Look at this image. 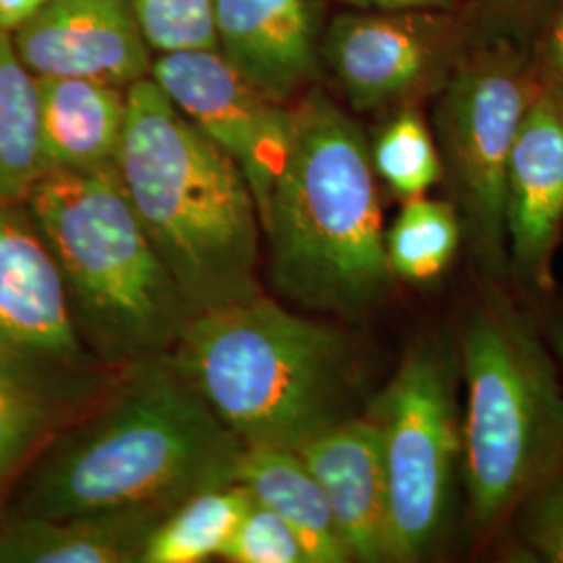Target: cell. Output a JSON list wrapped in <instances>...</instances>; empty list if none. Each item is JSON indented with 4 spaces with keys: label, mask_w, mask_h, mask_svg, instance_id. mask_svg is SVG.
I'll return each instance as SVG.
<instances>
[{
    "label": "cell",
    "mask_w": 563,
    "mask_h": 563,
    "mask_svg": "<svg viewBox=\"0 0 563 563\" xmlns=\"http://www.w3.org/2000/svg\"><path fill=\"white\" fill-rule=\"evenodd\" d=\"M120 388L32 470L18 516L169 511L234 483L244 444L163 355L125 367Z\"/></svg>",
    "instance_id": "cell-1"
},
{
    "label": "cell",
    "mask_w": 563,
    "mask_h": 563,
    "mask_svg": "<svg viewBox=\"0 0 563 563\" xmlns=\"http://www.w3.org/2000/svg\"><path fill=\"white\" fill-rule=\"evenodd\" d=\"M282 299L360 320L395 288L369 139L325 92L290 107V141L262 220Z\"/></svg>",
    "instance_id": "cell-2"
},
{
    "label": "cell",
    "mask_w": 563,
    "mask_h": 563,
    "mask_svg": "<svg viewBox=\"0 0 563 563\" xmlns=\"http://www.w3.org/2000/svg\"><path fill=\"white\" fill-rule=\"evenodd\" d=\"M115 165L190 316L263 295V230L249 181L151 76L128 86Z\"/></svg>",
    "instance_id": "cell-3"
},
{
    "label": "cell",
    "mask_w": 563,
    "mask_h": 563,
    "mask_svg": "<svg viewBox=\"0 0 563 563\" xmlns=\"http://www.w3.org/2000/svg\"><path fill=\"white\" fill-rule=\"evenodd\" d=\"M169 360L244 446L292 449L351 418L360 353L267 297L192 316Z\"/></svg>",
    "instance_id": "cell-4"
},
{
    "label": "cell",
    "mask_w": 563,
    "mask_h": 563,
    "mask_svg": "<svg viewBox=\"0 0 563 563\" xmlns=\"http://www.w3.org/2000/svg\"><path fill=\"white\" fill-rule=\"evenodd\" d=\"M25 205L92 355L109 369L169 355L192 316L128 199L118 165L46 172Z\"/></svg>",
    "instance_id": "cell-5"
},
{
    "label": "cell",
    "mask_w": 563,
    "mask_h": 563,
    "mask_svg": "<svg viewBox=\"0 0 563 563\" xmlns=\"http://www.w3.org/2000/svg\"><path fill=\"white\" fill-rule=\"evenodd\" d=\"M462 481L478 534L507 522L563 470V386L541 332L499 282L463 323Z\"/></svg>",
    "instance_id": "cell-6"
},
{
    "label": "cell",
    "mask_w": 563,
    "mask_h": 563,
    "mask_svg": "<svg viewBox=\"0 0 563 563\" xmlns=\"http://www.w3.org/2000/svg\"><path fill=\"white\" fill-rule=\"evenodd\" d=\"M541 88L532 55L514 34L470 32L437 95L434 139L463 236L486 280L509 276L507 167L528 107Z\"/></svg>",
    "instance_id": "cell-7"
},
{
    "label": "cell",
    "mask_w": 563,
    "mask_h": 563,
    "mask_svg": "<svg viewBox=\"0 0 563 563\" xmlns=\"http://www.w3.org/2000/svg\"><path fill=\"white\" fill-rule=\"evenodd\" d=\"M460 376V353L426 339L367 409L383 430L388 562H420L443 541L462 474Z\"/></svg>",
    "instance_id": "cell-8"
},
{
    "label": "cell",
    "mask_w": 563,
    "mask_h": 563,
    "mask_svg": "<svg viewBox=\"0 0 563 563\" xmlns=\"http://www.w3.org/2000/svg\"><path fill=\"white\" fill-rule=\"evenodd\" d=\"M107 369L81 341L27 205L0 199V376L46 402H78L97 393Z\"/></svg>",
    "instance_id": "cell-9"
},
{
    "label": "cell",
    "mask_w": 563,
    "mask_h": 563,
    "mask_svg": "<svg viewBox=\"0 0 563 563\" xmlns=\"http://www.w3.org/2000/svg\"><path fill=\"white\" fill-rule=\"evenodd\" d=\"M470 27L455 11H367L330 23L322 57L357 111L437 97Z\"/></svg>",
    "instance_id": "cell-10"
},
{
    "label": "cell",
    "mask_w": 563,
    "mask_h": 563,
    "mask_svg": "<svg viewBox=\"0 0 563 563\" xmlns=\"http://www.w3.org/2000/svg\"><path fill=\"white\" fill-rule=\"evenodd\" d=\"M151 78L186 120L241 167L262 222L286 159L290 109L246 80L216 48L159 55Z\"/></svg>",
    "instance_id": "cell-11"
},
{
    "label": "cell",
    "mask_w": 563,
    "mask_h": 563,
    "mask_svg": "<svg viewBox=\"0 0 563 563\" xmlns=\"http://www.w3.org/2000/svg\"><path fill=\"white\" fill-rule=\"evenodd\" d=\"M509 276L532 292L553 288L563 232V97L541 84L507 167Z\"/></svg>",
    "instance_id": "cell-12"
},
{
    "label": "cell",
    "mask_w": 563,
    "mask_h": 563,
    "mask_svg": "<svg viewBox=\"0 0 563 563\" xmlns=\"http://www.w3.org/2000/svg\"><path fill=\"white\" fill-rule=\"evenodd\" d=\"M11 36L36 78H86L128 88L151 76L148 44L130 0H48Z\"/></svg>",
    "instance_id": "cell-13"
},
{
    "label": "cell",
    "mask_w": 563,
    "mask_h": 563,
    "mask_svg": "<svg viewBox=\"0 0 563 563\" xmlns=\"http://www.w3.org/2000/svg\"><path fill=\"white\" fill-rule=\"evenodd\" d=\"M320 484L351 562H388L383 430L365 413L325 428L297 449Z\"/></svg>",
    "instance_id": "cell-14"
},
{
    "label": "cell",
    "mask_w": 563,
    "mask_h": 563,
    "mask_svg": "<svg viewBox=\"0 0 563 563\" xmlns=\"http://www.w3.org/2000/svg\"><path fill=\"white\" fill-rule=\"evenodd\" d=\"M218 51L274 101L318 76V30L307 0H216Z\"/></svg>",
    "instance_id": "cell-15"
},
{
    "label": "cell",
    "mask_w": 563,
    "mask_h": 563,
    "mask_svg": "<svg viewBox=\"0 0 563 563\" xmlns=\"http://www.w3.org/2000/svg\"><path fill=\"white\" fill-rule=\"evenodd\" d=\"M162 509L74 518L18 516L0 523V563H141Z\"/></svg>",
    "instance_id": "cell-16"
},
{
    "label": "cell",
    "mask_w": 563,
    "mask_h": 563,
    "mask_svg": "<svg viewBox=\"0 0 563 563\" xmlns=\"http://www.w3.org/2000/svg\"><path fill=\"white\" fill-rule=\"evenodd\" d=\"M46 172L118 162L128 88L86 78H36Z\"/></svg>",
    "instance_id": "cell-17"
},
{
    "label": "cell",
    "mask_w": 563,
    "mask_h": 563,
    "mask_svg": "<svg viewBox=\"0 0 563 563\" xmlns=\"http://www.w3.org/2000/svg\"><path fill=\"white\" fill-rule=\"evenodd\" d=\"M234 483L290 526L307 563L351 562L322 488L297 451L244 446Z\"/></svg>",
    "instance_id": "cell-18"
},
{
    "label": "cell",
    "mask_w": 563,
    "mask_h": 563,
    "mask_svg": "<svg viewBox=\"0 0 563 563\" xmlns=\"http://www.w3.org/2000/svg\"><path fill=\"white\" fill-rule=\"evenodd\" d=\"M44 174L38 80L0 32V199L25 201Z\"/></svg>",
    "instance_id": "cell-19"
},
{
    "label": "cell",
    "mask_w": 563,
    "mask_h": 563,
    "mask_svg": "<svg viewBox=\"0 0 563 563\" xmlns=\"http://www.w3.org/2000/svg\"><path fill=\"white\" fill-rule=\"evenodd\" d=\"M251 505L253 497L239 483L186 497L153 528L141 563H201L220 558Z\"/></svg>",
    "instance_id": "cell-20"
},
{
    "label": "cell",
    "mask_w": 563,
    "mask_h": 563,
    "mask_svg": "<svg viewBox=\"0 0 563 563\" xmlns=\"http://www.w3.org/2000/svg\"><path fill=\"white\" fill-rule=\"evenodd\" d=\"M463 236V222L453 201L418 197L405 201L384 232L386 262L395 278L430 282L453 263Z\"/></svg>",
    "instance_id": "cell-21"
},
{
    "label": "cell",
    "mask_w": 563,
    "mask_h": 563,
    "mask_svg": "<svg viewBox=\"0 0 563 563\" xmlns=\"http://www.w3.org/2000/svg\"><path fill=\"white\" fill-rule=\"evenodd\" d=\"M376 178L401 201L426 197L443 180V159L432 128L416 104H405L369 141Z\"/></svg>",
    "instance_id": "cell-22"
},
{
    "label": "cell",
    "mask_w": 563,
    "mask_h": 563,
    "mask_svg": "<svg viewBox=\"0 0 563 563\" xmlns=\"http://www.w3.org/2000/svg\"><path fill=\"white\" fill-rule=\"evenodd\" d=\"M148 48L159 55L218 51L216 0H130Z\"/></svg>",
    "instance_id": "cell-23"
},
{
    "label": "cell",
    "mask_w": 563,
    "mask_h": 563,
    "mask_svg": "<svg viewBox=\"0 0 563 563\" xmlns=\"http://www.w3.org/2000/svg\"><path fill=\"white\" fill-rule=\"evenodd\" d=\"M220 558L230 563H307V555L290 526L255 501L223 547Z\"/></svg>",
    "instance_id": "cell-24"
},
{
    "label": "cell",
    "mask_w": 563,
    "mask_h": 563,
    "mask_svg": "<svg viewBox=\"0 0 563 563\" xmlns=\"http://www.w3.org/2000/svg\"><path fill=\"white\" fill-rule=\"evenodd\" d=\"M46 426V401L23 384L0 376V478L36 443Z\"/></svg>",
    "instance_id": "cell-25"
},
{
    "label": "cell",
    "mask_w": 563,
    "mask_h": 563,
    "mask_svg": "<svg viewBox=\"0 0 563 563\" xmlns=\"http://www.w3.org/2000/svg\"><path fill=\"white\" fill-rule=\"evenodd\" d=\"M516 514L523 543L537 560L563 563V470L539 486Z\"/></svg>",
    "instance_id": "cell-26"
},
{
    "label": "cell",
    "mask_w": 563,
    "mask_h": 563,
    "mask_svg": "<svg viewBox=\"0 0 563 563\" xmlns=\"http://www.w3.org/2000/svg\"><path fill=\"white\" fill-rule=\"evenodd\" d=\"M530 55L544 88L563 97V0H551Z\"/></svg>",
    "instance_id": "cell-27"
},
{
    "label": "cell",
    "mask_w": 563,
    "mask_h": 563,
    "mask_svg": "<svg viewBox=\"0 0 563 563\" xmlns=\"http://www.w3.org/2000/svg\"><path fill=\"white\" fill-rule=\"evenodd\" d=\"M363 11H455L457 0H342Z\"/></svg>",
    "instance_id": "cell-28"
},
{
    "label": "cell",
    "mask_w": 563,
    "mask_h": 563,
    "mask_svg": "<svg viewBox=\"0 0 563 563\" xmlns=\"http://www.w3.org/2000/svg\"><path fill=\"white\" fill-rule=\"evenodd\" d=\"M48 0H0V32L13 34L27 20H32Z\"/></svg>",
    "instance_id": "cell-29"
},
{
    "label": "cell",
    "mask_w": 563,
    "mask_h": 563,
    "mask_svg": "<svg viewBox=\"0 0 563 563\" xmlns=\"http://www.w3.org/2000/svg\"><path fill=\"white\" fill-rule=\"evenodd\" d=\"M484 2L497 18H514L526 7H532L537 0H484Z\"/></svg>",
    "instance_id": "cell-30"
},
{
    "label": "cell",
    "mask_w": 563,
    "mask_h": 563,
    "mask_svg": "<svg viewBox=\"0 0 563 563\" xmlns=\"http://www.w3.org/2000/svg\"><path fill=\"white\" fill-rule=\"evenodd\" d=\"M551 342H553V349H555V355L563 365V318L555 320L553 323V330H551Z\"/></svg>",
    "instance_id": "cell-31"
}]
</instances>
